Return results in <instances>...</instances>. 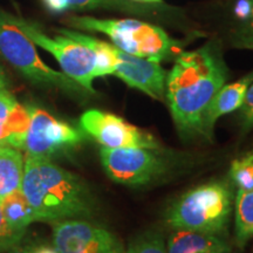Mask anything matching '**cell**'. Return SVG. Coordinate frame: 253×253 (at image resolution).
Returning a JSON list of instances; mask_svg holds the SVG:
<instances>
[{"mask_svg":"<svg viewBox=\"0 0 253 253\" xmlns=\"http://www.w3.org/2000/svg\"><path fill=\"white\" fill-rule=\"evenodd\" d=\"M126 253H168L163 237L156 232H148L137 237L126 249Z\"/></svg>","mask_w":253,"mask_h":253,"instance_id":"19","label":"cell"},{"mask_svg":"<svg viewBox=\"0 0 253 253\" xmlns=\"http://www.w3.org/2000/svg\"><path fill=\"white\" fill-rule=\"evenodd\" d=\"M251 12V1L250 0H239L236 6V14L240 20H245Z\"/></svg>","mask_w":253,"mask_h":253,"instance_id":"24","label":"cell"},{"mask_svg":"<svg viewBox=\"0 0 253 253\" xmlns=\"http://www.w3.org/2000/svg\"><path fill=\"white\" fill-rule=\"evenodd\" d=\"M168 253H231L225 237L186 230H173L167 243Z\"/></svg>","mask_w":253,"mask_h":253,"instance_id":"14","label":"cell"},{"mask_svg":"<svg viewBox=\"0 0 253 253\" xmlns=\"http://www.w3.org/2000/svg\"><path fill=\"white\" fill-rule=\"evenodd\" d=\"M24 166V155L20 150L0 145V198L21 189Z\"/></svg>","mask_w":253,"mask_h":253,"instance_id":"16","label":"cell"},{"mask_svg":"<svg viewBox=\"0 0 253 253\" xmlns=\"http://www.w3.org/2000/svg\"><path fill=\"white\" fill-rule=\"evenodd\" d=\"M53 248L59 253H126L122 242L112 231L82 219L56 221Z\"/></svg>","mask_w":253,"mask_h":253,"instance_id":"11","label":"cell"},{"mask_svg":"<svg viewBox=\"0 0 253 253\" xmlns=\"http://www.w3.org/2000/svg\"><path fill=\"white\" fill-rule=\"evenodd\" d=\"M47 9L55 13L67 11H90L97 8H110L126 13L145 15L154 13L150 5L136 4L128 0H42Z\"/></svg>","mask_w":253,"mask_h":253,"instance_id":"15","label":"cell"},{"mask_svg":"<svg viewBox=\"0 0 253 253\" xmlns=\"http://www.w3.org/2000/svg\"><path fill=\"white\" fill-rule=\"evenodd\" d=\"M67 24L77 30L102 33L123 52L155 62L167 61L182 52L181 42L163 28L138 19L71 17Z\"/></svg>","mask_w":253,"mask_h":253,"instance_id":"4","label":"cell"},{"mask_svg":"<svg viewBox=\"0 0 253 253\" xmlns=\"http://www.w3.org/2000/svg\"><path fill=\"white\" fill-rule=\"evenodd\" d=\"M239 120L243 130L249 131L253 129V82L249 87L244 103L240 107Z\"/></svg>","mask_w":253,"mask_h":253,"instance_id":"22","label":"cell"},{"mask_svg":"<svg viewBox=\"0 0 253 253\" xmlns=\"http://www.w3.org/2000/svg\"><path fill=\"white\" fill-rule=\"evenodd\" d=\"M21 190L37 221H60L89 217L94 197L80 177L56 166L50 158L26 154Z\"/></svg>","mask_w":253,"mask_h":253,"instance_id":"2","label":"cell"},{"mask_svg":"<svg viewBox=\"0 0 253 253\" xmlns=\"http://www.w3.org/2000/svg\"><path fill=\"white\" fill-rule=\"evenodd\" d=\"M251 1V12L245 20L240 21V24L233 31L232 45L236 48H244L253 50V0Z\"/></svg>","mask_w":253,"mask_h":253,"instance_id":"20","label":"cell"},{"mask_svg":"<svg viewBox=\"0 0 253 253\" xmlns=\"http://www.w3.org/2000/svg\"><path fill=\"white\" fill-rule=\"evenodd\" d=\"M235 196L236 189L230 178L204 183L173 201L166 212V221L172 230L195 231L226 238L235 209Z\"/></svg>","mask_w":253,"mask_h":253,"instance_id":"3","label":"cell"},{"mask_svg":"<svg viewBox=\"0 0 253 253\" xmlns=\"http://www.w3.org/2000/svg\"><path fill=\"white\" fill-rule=\"evenodd\" d=\"M0 201L5 219L13 230L26 232L28 225L37 221L33 208L21 189L9 192Z\"/></svg>","mask_w":253,"mask_h":253,"instance_id":"17","label":"cell"},{"mask_svg":"<svg viewBox=\"0 0 253 253\" xmlns=\"http://www.w3.org/2000/svg\"><path fill=\"white\" fill-rule=\"evenodd\" d=\"M6 253H59L53 246L47 245H37V246H26V248H13Z\"/></svg>","mask_w":253,"mask_h":253,"instance_id":"23","label":"cell"},{"mask_svg":"<svg viewBox=\"0 0 253 253\" xmlns=\"http://www.w3.org/2000/svg\"><path fill=\"white\" fill-rule=\"evenodd\" d=\"M80 128L104 148H148L162 149L160 142L150 132L137 128L115 114L99 109L84 112Z\"/></svg>","mask_w":253,"mask_h":253,"instance_id":"10","label":"cell"},{"mask_svg":"<svg viewBox=\"0 0 253 253\" xmlns=\"http://www.w3.org/2000/svg\"><path fill=\"white\" fill-rule=\"evenodd\" d=\"M0 55L32 84L55 88L69 94L88 91L65 73L50 68L41 60L36 43L14 23L12 14L0 11Z\"/></svg>","mask_w":253,"mask_h":253,"instance_id":"6","label":"cell"},{"mask_svg":"<svg viewBox=\"0 0 253 253\" xmlns=\"http://www.w3.org/2000/svg\"><path fill=\"white\" fill-rule=\"evenodd\" d=\"M253 82V72L249 73L240 80L232 82V84H224L218 90L214 97L211 100L210 104L208 106L207 112L203 118V126H202V136L209 138L212 137L213 128L216 122L221 116L226 114L236 112L240 109V107L244 103L246 93L249 87Z\"/></svg>","mask_w":253,"mask_h":253,"instance_id":"13","label":"cell"},{"mask_svg":"<svg viewBox=\"0 0 253 253\" xmlns=\"http://www.w3.org/2000/svg\"><path fill=\"white\" fill-rule=\"evenodd\" d=\"M27 107L31 123L23 148L26 154L50 158L77 149L84 142V132L82 130L39 107Z\"/></svg>","mask_w":253,"mask_h":253,"instance_id":"9","label":"cell"},{"mask_svg":"<svg viewBox=\"0 0 253 253\" xmlns=\"http://www.w3.org/2000/svg\"><path fill=\"white\" fill-rule=\"evenodd\" d=\"M229 178L235 186L236 192L245 194L253 191V147L232 161Z\"/></svg>","mask_w":253,"mask_h":253,"instance_id":"18","label":"cell"},{"mask_svg":"<svg viewBox=\"0 0 253 253\" xmlns=\"http://www.w3.org/2000/svg\"><path fill=\"white\" fill-rule=\"evenodd\" d=\"M128 1L136 2V4H144V5H156L162 2V0H128Z\"/></svg>","mask_w":253,"mask_h":253,"instance_id":"26","label":"cell"},{"mask_svg":"<svg viewBox=\"0 0 253 253\" xmlns=\"http://www.w3.org/2000/svg\"><path fill=\"white\" fill-rule=\"evenodd\" d=\"M58 32L59 34L77 40L93 50L97 58L100 78L115 75L126 86L142 91L151 99L164 100L167 71L160 62L131 55L113 43L79 31L60 28Z\"/></svg>","mask_w":253,"mask_h":253,"instance_id":"5","label":"cell"},{"mask_svg":"<svg viewBox=\"0 0 253 253\" xmlns=\"http://www.w3.org/2000/svg\"><path fill=\"white\" fill-rule=\"evenodd\" d=\"M7 89V79H6L4 69L0 66V90Z\"/></svg>","mask_w":253,"mask_h":253,"instance_id":"25","label":"cell"},{"mask_svg":"<svg viewBox=\"0 0 253 253\" xmlns=\"http://www.w3.org/2000/svg\"><path fill=\"white\" fill-rule=\"evenodd\" d=\"M31 123L27 106H23L7 89L0 90V145L23 149Z\"/></svg>","mask_w":253,"mask_h":253,"instance_id":"12","label":"cell"},{"mask_svg":"<svg viewBox=\"0 0 253 253\" xmlns=\"http://www.w3.org/2000/svg\"><path fill=\"white\" fill-rule=\"evenodd\" d=\"M12 18L36 46L41 47L54 56L62 68V73L84 88L88 93L95 94L93 81L100 78V74L96 54L89 47L62 34L49 37L33 21L15 15H12Z\"/></svg>","mask_w":253,"mask_h":253,"instance_id":"7","label":"cell"},{"mask_svg":"<svg viewBox=\"0 0 253 253\" xmlns=\"http://www.w3.org/2000/svg\"><path fill=\"white\" fill-rule=\"evenodd\" d=\"M227 79L229 69L216 42L176 56L171 71L167 73L164 100L179 134L202 135L208 106Z\"/></svg>","mask_w":253,"mask_h":253,"instance_id":"1","label":"cell"},{"mask_svg":"<svg viewBox=\"0 0 253 253\" xmlns=\"http://www.w3.org/2000/svg\"><path fill=\"white\" fill-rule=\"evenodd\" d=\"M25 236L23 231H15L9 226L7 220L5 219L0 201V253L7 252L15 248Z\"/></svg>","mask_w":253,"mask_h":253,"instance_id":"21","label":"cell"},{"mask_svg":"<svg viewBox=\"0 0 253 253\" xmlns=\"http://www.w3.org/2000/svg\"><path fill=\"white\" fill-rule=\"evenodd\" d=\"M100 157L107 176L113 182L128 186H142L158 181L171 167L162 149L102 147Z\"/></svg>","mask_w":253,"mask_h":253,"instance_id":"8","label":"cell"}]
</instances>
